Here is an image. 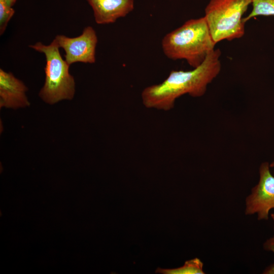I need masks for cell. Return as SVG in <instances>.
Returning <instances> with one entry per match:
<instances>
[{
  "label": "cell",
  "mask_w": 274,
  "mask_h": 274,
  "mask_svg": "<svg viewBox=\"0 0 274 274\" xmlns=\"http://www.w3.org/2000/svg\"><path fill=\"white\" fill-rule=\"evenodd\" d=\"M203 263L199 259H194L186 261L183 266L173 269L158 268L156 272L163 274H203Z\"/></svg>",
  "instance_id": "9"
},
{
  "label": "cell",
  "mask_w": 274,
  "mask_h": 274,
  "mask_svg": "<svg viewBox=\"0 0 274 274\" xmlns=\"http://www.w3.org/2000/svg\"><path fill=\"white\" fill-rule=\"evenodd\" d=\"M219 49H215L204 61L193 70L172 71L161 83L146 87L141 97L144 106L149 109L169 111L177 98L185 94L202 96L208 85L218 75L221 68Z\"/></svg>",
  "instance_id": "1"
},
{
  "label": "cell",
  "mask_w": 274,
  "mask_h": 274,
  "mask_svg": "<svg viewBox=\"0 0 274 274\" xmlns=\"http://www.w3.org/2000/svg\"><path fill=\"white\" fill-rule=\"evenodd\" d=\"M271 217L272 218L274 222V213L271 214ZM273 229H274V226H273Z\"/></svg>",
  "instance_id": "15"
},
{
  "label": "cell",
  "mask_w": 274,
  "mask_h": 274,
  "mask_svg": "<svg viewBox=\"0 0 274 274\" xmlns=\"http://www.w3.org/2000/svg\"><path fill=\"white\" fill-rule=\"evenodd\" d=\"M269 166L271 167L274 168V161L272 162L270 164H269ZM273 175H274V172H273Z\"/></svg>",
  "instance_id": "14"
},
{
  "label": "cell",
  "mask_w": 274,
  "mask_h": 274,
  "mask_svg": "<svg viewBox=\"0 0 274 274\" xmlns=\"http://www.w3.org/2000/svg\"><path fill=\"white\" fill-rule=\"evenodd\" d=\"M59 48L65 51L64 59L71 65L80 62L94 63L95 62L97 37L94 28L86 26L78 37L69 38L58 35L54 38Z\"/></svg>",
  "instance_id": "5"
},
{
  "label": "cell",
  "mask_w": 274,
  "mask_h": 274,
  "mask_svg": "<svg viewBox=\"0 0 274 274\" xmlns=\"http://www.w3.org/2000/svg\"><path fill=\"white\" fill-rule=\"evenodd\" d=\"M267 162L259 168V181L246 199V214L257 213L258 219L268 220L269 211L274 209V176Z\"/></svg>",
  "instance_id": "6"
},
{
  "label": "cell",
  "mask_w": 274,
  "mask_h": 274,
  "mask_svg": "<svg viewBox=\"0 0 274 274\" xmlns=\"http://www.w3.org/2000/svg\"><path fill=\"white\" fill-rule=\"evenodd\" d=\"M27 87L11 72L0 69V107L18 109L29 106Z\"/></svg>",
  "instance_id": "7"
},
{
  "label": "cell",
  "mask_w": 274,
  "mask_h": 274,
  "mask_svg": "<svg viewBox=\"0 0 274 274\" xmlns=\"http://www.w3.org/2000/svg\"><path fill=\"white\" fill-rule=\"evenodd\" d=\"M263 248L267 251L274 253V236L268 239L264 244ZM264 273H274V264L266 269Z\"/></svg>",
  "instance_id": "12"
},
{
  "label": "cell",
  "mask_w": 274,
  "mask_h": 274,
  "mask_svg": "<svg viewBox=\"0 0 274 274\" xmlns=\"http://www.w3.org/2000/svg\"><path fill=\"white\" fill-rule=\"evenodd\" d=\"M252 0H210L204 16L214 41H232L245 34L243 15Z\"/></svg>",
  "instance_id": "4"
},
{
  "label": "cell",
  "mask_w": 274,
  "mask_h": 274,
  "mask_svg": "<svg viewBox=\"0 0 274 274\" xmlns=\"http://www.w3.org/2000/svg\"><path fill=\"white\" fill-rule=\"evenodd\" d=\"M8 5L12 7L15 4L17 0H6Z\"/></svg>",
  "instance_id": "13"
},
{
  "label": "cell",
  "mask_w": 274,
  "mask_h": 274,
  "mask_svg": "<svg viewBox=\"0 0 274 274\" xmlns=\"http://www.w3.org/2000/svg\"><path fill=\"white\" fill-rule=\"evenodd\" d=\"M93 11L98 24L114 23L134 9V0H86Z\"/></svg>",
  "instance_id": "8"
},
{
  "label": "cell",
  "mask_w": 274,
  "mask_h": 274,
  "mask_svg": "<svg viewBox=\"0 0 274 274\" xmlns=\"http://www.w3.org/2000/svg\"><path fill=\"white\" fill-rule=\"evenodd\" d=\"M216 44L204 16L187 20L167 33L161 41L163 52L168 58L184 59L193 68L204 61L215 49Z\"/></svg>",
  "instance_id": "2"
},
{
  "label": "cell",
  "mask_w": 274,
  "mask_h": 274,
  "mask_svg": "<svg viewBox=\"0 0 274 274\" xmlns=\"http://www.w3.org/2000/svg\"><path fill=\"white\" fill-rule=\"evenodd\" d=\"M252 5L251 12L244 18L245 23L258 16L274 15V0H252Z\"/></svg>",
  "instance_id": "10"
},
{
  "label": "cell",
  "mask_w": 274,
  "mask_h": 274,
  "mask_svg": "<svg viewBox=\"0 0 274 274\" xmlns=\"http://www.w3.org/2000/svg\"><path fill=\"white\" fill-rule=\"evenodd\" d=\"M15 13V10L10 7L6 0H0V35L5 31L8 23Z\"/></svg>",
  "instance_id": "11"
},
{
  "label": "cell",
  "mask_w": 274,
  "mask_h": 274,
  "mask_svg": "<svg viewBox=\"0 0 274 274\" xmlns=\"http://www.w3.org/2000/svg\"><path fill=\"white\" fill-rule=\"evenodd\" d=\"M29 47L44 53L46 57L45 81L39 96L50 105L72 99L75 93V80L69 73L70 65L62 58L55 39L48 45L38 42Z\"/></svg>",
  "instance_id": "3"
}]
</instances>
